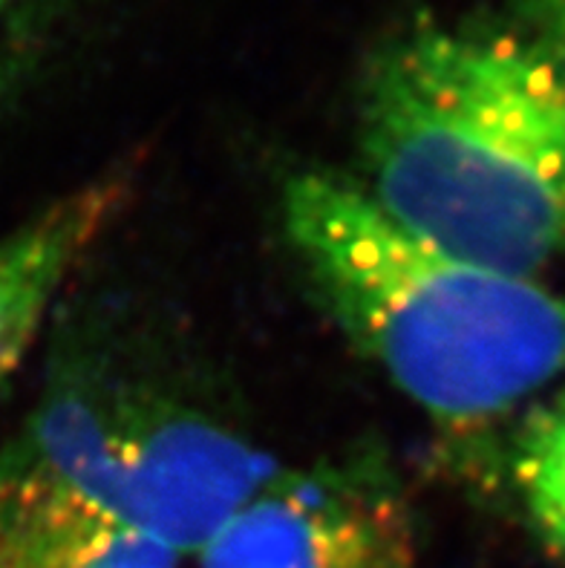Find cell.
<instances>
[{
    "label": "cell",
    "mask_w": 565,
    "mask_h": 568,
    "mask_svg": "<svg viewBox=\"0 0 565 568\" xmlns=\"http://www.w3.org/2000/svg\"><path fill=\"white\" fill-rule=\"evenodd\" d=\"M359 185L393 223L534 277L565 254V79L528 36L415 23L361 84Z\"/></svg>",
    "instance_id": "1"
},
{
    "label": "cell",
    "mask_w": 565,
    "mask_h": 568,
    "mask_svg": "<svg viewBox=\"0 0 565 568\" xmlns=\"http://www.w3.org/2000/svg\"><path fill=\"white\" fill-rule=\"evenodd\" d=\"M283 229L323 310L444 430L491 425L565 369V295L442 252L355 182L292 176Z\"/></svg>",
    "instance_id": "2"
},
{
    "label": "cell",
    "mask_w": 565,
    "mask_h": 568,
    "mask_svg": "<svg viewBox=\"0 0 565 568\" xmlns=\"http://www.w3.org/2000/svg\"><path fill=\"white\" fill-rule=\"evenodd\" d=\"M3 454L180 557L196 555L283 470L200 404L93 361L58 369Z\"/></svg>",
    "instance_id": "3"
},
{
    "label": "cell",
    "mask_w": 565,
    "mask_h": 568,
    "mask_svg": "<svg viewBox=\"0 0 565 568\" xmlns=\"http://www.w3.org/2000/svg\"><path fill=\"white\" fill-rule=\"evenodd\" d=\"M196 560L200 568H418L407 499L373 456L283 468Z\"/></svg>",
    "instance_id": "4"
},
{
    "label": "cell",
    "mask_w": 565,
    "mask_h": 568,
    "mask_svg": "<svg viewBox=\"0 0 565 568\" xmlns=\"http://www.w3.org/2000/svg\"><path fill=\"white\" fill-rule=\"evenodd\" d=\"M0 568H180V555L0 454Z\"/></svg>",
    "instance_id": "5"
},
{
    "label": "cell",
    "mask_w": 565,
    "mask_h": 568,
    "mask_svg": "<svg viewBox=\"0 0 565 568\" xmlns=\"http://www.w3.org/2000/svg\"><path fill=\"white\" fill-rule=\"evenodd\" d=\"M124 196V180L90 182L0 237V387L18 369L56 295L104 234Z\"/></svg>",
    "instance_id": "6"
},
{
    "label": "cell",
    "mask_w": 565,
    "mask_h": 568,
    "mask_svg": "<svg viewBox=\"0 0 565 568\" xmlns=\"http://www.w3.org/2000/svg\"><path fill=\"white\" fill-rule=\"evenodd\" d=\"M514 476L531 519L565 555V393L531 418L519 436Z\"/></svg>",
    "instance_id": "7"
},
{
    "label": "cell",
    "mask_w": 565,
    "mask_h": 568,
    "mask_svg": "<svg viewBox=\"0 0 565 568\" xmlns=\"http://www.w3.org/2000/svg\"><path fill=\"white\" fill-rule=\"evenodd\" d=\"M70 0H0V104L14 93Z\"/></svg>",
    "instance_id": "8"
},
{
    "label": "cell",
    "mask_w": 565,
    "mask_h": 568,
    "mask_svg": "<svg viewBox=\"0 0 565 568\" xmlns=\"http://www.w3.org/2000/svg\"><path fill=\"white\" fill-rule=\"evenodd\" d=\"M523 14L528 38L552 58L565 79V0H514Z\"/></svg>",
    "instance_id": "9"
}]
</instances>
